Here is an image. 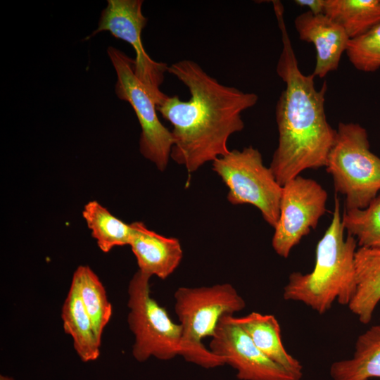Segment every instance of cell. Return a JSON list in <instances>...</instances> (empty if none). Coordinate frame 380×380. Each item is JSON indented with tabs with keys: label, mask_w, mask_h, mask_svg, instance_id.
Masks as SVG:
<instances>
[{
	"label": "cell",
	"mask_w": 380,
	"mask_h": 380,
	"mask_svg": "<svg viewBox=\"0 0 380 380\" xmlns=\"http://www.w3.org/2000/svg\"><path fill=\"white\" fill-rule=\"evenodd\" d=\"M167 72L187 87L190 99L168 96L156 108L173 127L170 158L192 173L229 151V138L243 130L241 114L258 96L221 84L189 59L172 64Z\"/></svg>",
	"instance_id": "cell-1"
},
{
	"label": "cell",
	"mask_w": 380,
	"mask_h": 380,
	"mask_svg": "<svg viewBox=\"0 0 380 380\" xmlns=\"http://www.w3.org/2000/svg\"><path fill=\"white\" fill-rule=\"evenodd\" d=\"M272 4L283 45L277 73L285 89L275 108L279 139L270 167L282 186L303 170L326 167L336 129L325 113L327 82L317 89L315 77L301 72L284 20L283 5L279 1Z\"/></svg>",
	"instance_id": "cell-2"
},
{
	"label": "cell",
	"mask_w": 380,
	"mask_h": 380,
	"mask_svg": "<svg viewBox=\"0 0 380 380\" xmlns=\"http://www.w3.org/2000/svg\"><path fill=\"white\" fill-rule=\"evenodd\" d=\"M339 199L336 197L330 224L316 247L315 263L307 274L293 272L284 288L286 300L298 301L322 315L335 300L348 305L356 290L355 257L357 242L344 236Z\"/></svg>",
	"instance_id": "cell-3"
},
{
	"label": "cell",
	"mask_w": 380,
	"mask_h": 380,
	"mask_svg": "<svg viewBox=\"0 0 380 380\" xmlns=\"http://www.w3.org/2000/svg\"><path fill=\"white\" fill-rule=\"evenodd\" d=\"M175 311L182 331V354L186 361L204 368L225 365L202 343L212 337L220 320L234 316L246 307V302L230 284L210 286L179 287L175 292Z\"/></svg>",
	"instance_id": "cell-4"
},
{
	"label": "cell",
	"mask_w": 380,
	"mask_h": 380,
	"mask_svg": "<svg viewBox=\"0 0 380 380\" xmlns=\"http://www.w3.org/2000/svg\"><path fill=\"white\" fill-rule=\"evenodd\" d=\"M325 167L347 210L366 208L380 192V158L371 151L367 131L358 123L338 124Z\"/></svg>",
	"instance_id": "cell-5"
},
{
	"label": "cell",
	"mask_w": 380,
	"mask_h": 380,
	"mask_svg": "<svg viewBox=\"0 0 380 380\" xmlns=\"http://www.w3.org/2000/svg\"><path fill=\"white\" fill-rule=\"evenodd\" d=\"M150 278L138 270L128 286L127 322L135 337L132 355L139 362L151 357L169 360L182 356V327L151 297Z\"/></svg>",
	"instance_id": "cell-6"
},
{
	"label": "cell",
	"mask_w": 380,
	"mask_h": 380,
	"mask_svg": "<svg viewBox=\"0 0 380 380\" xmlns=\"http://www.w3.org/2000/svg\"><path fill=\"white\" fill-rule=\"evenodd\" d=\"M215 171L227 186L228 201L233 205L251 204L274 228L279 217L282 186L260 152L252 146L233 149L213 162Z\"/></svg>",
	"instance_id": "cell-7"
},
{
	"label": "cell",
	"mask_w": 380,
	"mask_h": 380,
	"mask_svg": "<svg viewBox=\"0 0 380 380\" xmlns=\"http://www.w3.org/2000/svg\"><path fill=\"white\" fill-rule=\"evenodd\" d=\"M107 51L117 74L115 94L130 104L141 128L139 151L163 171L174 145L172 132L159 120L155 101L136 76L134 61L115 47L109 46Z\"/></svg>",
	"instance_id": "cell-8"
},
{
	"label": "cell",
	"mask_w": 380,
	"mask_h": 380,
	"mask_svg": "<svg viewBox=\"0 0 380 380\" xmlns=\"http://www.w3.org/2000/svg\"><path fill=\"white\" fill-rule=\"evenodd\" d=\"M107 2L106 8L101 12L98 27L84 40L101 32L108 31L115 38L129 43L136 53L134 73L158 106L168 96L160 87L169 66L165 63L153 60L142 44L141 32L148 20L141 11L144 1L108 0Z\"/></svg>",
	"instance_id": "cell-9"
},
{
	"label": "cell",
	"mask_w": 380,
	"mask_h": 380,
	"mask_svg": "<svg viewBox=\"0 0 380 380\" xmlns=\"http://www.w3.org/2000/svg\"><path fill=\"white\" fill-rule=\"evenodd\" d=\"M327 193L315 180L300 175L282 186L279 217L272 240L279 256L287 258L294 246L327 211Z\"/></svg>",
	"instance_id": "cell-10"
},
{
	"label": "cell",
	"mask_w": 380,
	"mask_h": 380,
	"mask_svg": "<svg viewBox=\"0 0 380 380\" xmlns=\"http://www.w3.org/2000/svg\"><path fill=\"white\" fill-rule=\"evenodd\" d=\"M226 315L217 324L209 349L236 370L241 380H300L303 374L293 372L263 353L248 335Z\"/></svg>",
	"instance_id": "cell-11"
},
{
	"label": "cell",
	"mask_w": 380,
	"mask_h": 380,
	"mask_svg": "<svg viewBox=\"0 0 380 380\" xmlns=\"http://www.w3.org/2000/svg\"><path fill=\"white\" fill-rule=\"evenodd\" d=\"M294 26L300 40L315 46L316 63L312 74L323 78L336 70L350 41L343 27L324 13L308 11L296 16Z\"/></svg>",
	"instance_id": "cell-12"
},
{
	"label": "cell",
	"mask_w": 380,
	"mask_h": 380,
	"mask_svg": "<svg viewBox=\"0 0 380 380\" xmlns=\"http://www.w3.org/2000/svg\"><path fill=\"white\" fill-rule=\"evenodd\" d=\"M133 234L129 243L139 270L150 277L165 279L179 266L183 251L179 241L148 229L141 222L131 223Z\"/></svg>",
	"instance_id": "cell-13"
},
{
	"label": "cell",
	"mask_w": 380,
	"mask_h": 380,
	"mask_svg": "<svg viewBox=\"0 0 380 380\" xmlns=\"http://www.w3.org/2000/svg\"><path fill=\"white\" fill-rule=\"evenodd\" d=\"M355 264L356 290L348 307L360 322L368 324L380 302V248L360 247Z\"/></svg>",
	"instance_id": "cell-14"
},
{
	"label": "cell",
	"mask_w": 380,
	"mask_h": 380,
	"mask_svg": "<svg viewBox=\"0 0 380 380\" xmlns=\"http://www.w3.org/2000/svg\"><path fill=\"white\" fill-rule=\"evenodd\" d=\"M233 319L267 357L286 369L303 374L300 362L283 345L280 326L274 315L252 312L240 317L234 316Z\"/></svg>",
	"instance_id": "cell-15"
},
{
	"label": "cell",
	"mask_w": 380,
	"mask_h": 380,
	"mask_svg": "<svg viewBox=\"0 0 380 380\" xmlns=\"http://www.w3.org/2000/svg\"><path fill=\"white\" fill-rule=\"evenodd\" d=\"M333 380H369L380 378V324L360 334L353 356L334 362L329 369Z\"/></svg>",
	"instance_id": "cell-16"
},
{
	"label": "cell",
	"mask_w": 380,
	"mask_h": 380,
	"mask_svg": "<svg viewBox=\"0 0 380 380\" xmlns=\"http://www.w3.org/2000/svg\"><path fill=\"white\" fill-rule=\"evenodd\" d=\"M61 317L64 331L72 336L75 350L81 360H96L100 355L101 341L72 281L62 308Z\"/></svg>",
	"instance_id": "cell-17"
},
{
	"label": "cell",
	"mask_w": 380,
	"mask_h": 380,
	"mask_svg": "<svg viewBox=\"0 0 380 380\" xmlns=\"http://www.w3.org/2000/svg\"><path fill=\"white\" fill-rule=\"evenodd\" d=\"M324 13L353 39L380 23V0H324Z\"/></svg>",
	"instance_id": "cell-18"
},
{
	"label": "cell",
	"mask_w": 380,
	"mask_h": 380,
	"mask_svg": "<svg viewBox=\"0 0 380 380\" xmlns=\"http://www.w3.org/2000/svg\"><path fill=\"white\" fill-rule=\"evenodd\" d=\"M82 216L103 252L108 253L115 246L129 245L133 234L132 224L114 216L96 201H91L84 205Z\"/></svg>",
	"instance_id": "cell-19"
},
{
	"label": "cell",
	"mask_w": 380,
	"mask_h": 380,
	"mask_svg": "<svg viewBox=\"0 0 380 380\" xmlns=\"http://www.w3.org/2000/svg\"><path fill=\"white\" fill-rule=\"evenodd\" d=\"M72 281L77 287L97 338L101 341L103 329L112 315V306L105 288L94 272L86 265H80L76 269Z\"/></svg>",
	"instance_id": "cell-20"
},
{
	"label": "cell",
	"mask_w": 380,
	"mask_h": 380,
	"mask_svg": "<svg viewBox=\"0 0 380 380\" xmlns=\"http://www.w3.org/2000/svg\"><path fill=\"white\" fill-rule=\"evenodd\" d=\"M342 223L360 247L380 248V192L365 208L346 209Z\"/></svg>",
	"instance_id": "cell-21"
},
{
	"label": "cell",
	"mask_w": 380,
	"mask_h": 380,
	"mask_svg": "<svg viewBox=\"0 0 380 380\" xmlns=\"http://www.w3.org/2000/svg\"><path fill=\"white\" fill-rule=\"evenodd\" d=\"M359 71L373 72L380 69V23L366 34L350 39L346 51Z\"/></svg>",
	"instance_id": "cell-22"
},
{
	"label": "cell",
	"mask_w": 380,
	"mask_h": 380,
	"mask_svg": "<svg viewBox=\"0 0 380 380\" xmlns=\"http://www.w3.org/2000/svg\"><path fill=\"white\" fill-rule=\"evenodd\" d=\"M294 2L301 7L308 8V11L314 14L324 13V0H296Z\"/></svg>",
	"instance_id": "cell-23"
},
{
	"label": "cell",
	"mask_w": 380,
	"mask_h": 380,
	"mask_svg": "<svg viewBox=\"0 0 380 380\" xmlns=\"http://www.w3.org/2000/svg\"><path fill=\"white\" fill-rule=\"evenodd\" d=\"M0 380H14V379L8 376L1 375Z\"/></svg>",
	"instance_id": "cell-24"
}]
</instances>
